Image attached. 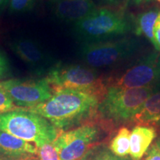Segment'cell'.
<instances>
[{
  "instance_id": "cell-1",
  "label": "cell",
  "mask_w": 160,
  "mask_h": 160,
  "mask_svg": "<svg viewBox=\"0 0 160 160\" xmlns=\"http://www.w3.org/2000/svg\"><path fill=\"white\" fill-rule=\"evenodd\" d=\"M101 99L73 90H57L45 102L25 108L48 120L59 131H69L97 120Z\"/></svg>"
},
{
  "instance_id": "cell-2",
  "label": "cell",
  "mask_w": 160,
  "mask_h": 160,
  "mask_svg": "<svg viewBox=\"0 0 160 160\" xmlns=\"http://www.w3.org/2000/svg\"><path fill=\"white\" fill-rule=\"evenodd\" d=\"M0 131L37 147L45 142H53L59 133L45 118L22 108L0 113Z\"/></svg>"
},
{
  "instance_id": "cell-3",
  "label": "cell",
  "mask_w": 160,
  "mask_h": 160,
  "mask_svg": "<svg viewBox=\"0 0 160 160\" xmlns=\"http://www.w3.org/2000/svg\"><path fill=\"white\" fill-rule=\"evenodd\" d=\"M154 87L122 88L108 86L99 105V118L112 125L133 122L145 102L155 91Z\"/></svg>"
},
{
  "instance_id": "cell-4",
  "label": "cell",
  "mask_w": 160,
  "mask_h": 160,
  "mask_svg": "<svg viewBox=\"0 0 160 160\" xmlns=\"http://www.w3.org/2000/svg\"><path fill=\"white\" fill-rule=\"evenodd\" d=\"M45 78L53 91L68 89L85 92L101 101L108 90L106 80L97 71L80 65L58 64L48 71Z\"/></svg>"
},
{
  "instance_id": "cell-5",
  "label": "cell",
  "mask_w": 160,
  "mask_h": 160,
  "mask_svg": "<svg viewBox=\"0 0 160 160\" xmlns=\"http://www.w3.org/2000/svg\"><path fill=\"white\" fill-rule=\"evenodd\" d=\"M132 28L133 25L122 13L107 8H97L74 24L76 33L82 42L113 39L125 34Z\"/></svg>"
},
{
  "instance_id": "cell-6",
  "label": "cell",
  "mask_w": 160,
  "mask_h": 160,
  "mask_svg": "<svg viewBox=\"0 0 160 160\" xmlns=\"http://www.w3.org/2000/svg\"><path fill=\"white\" fill-rule=\"evenodd\" d=\"M111 123L99 119L69 131H59L53 142L60 160H81L93 146L100 143Z\"/></svg>"
},
{
  "instance_id": "cell-7",
  "label": "cell",
  "mask_w": 160,
  "mask_h": 160,
  "mask_svg": "<svg viewBox=\"0 0 160 160\" xmlns=\"http://www.w3.org/2000/svg\"><path fill=\"white\" fill-rule=\"evenodd\" d=\"M139 48V42L132 38L82 42L79 57L91 68L110 67L131 58Z\"/></svg>"
},
{
  "instance_id": "cell-8",
  "label": "cell",
  "mask_w": 160,
  "mask_h": 160,
  "mask_svg": "<svg viewBox=\"0 0 160 160\" xmlns=\"http://www.w3.org/2000/svg\"><path fill=\"white\" fill-rule=\"evenodd\" d=\"M160 82V53L153 52L119 75L106 79L107 86L122 88L153 87Z\"/></svg>"
},
{
  "instance_id": "cell-9",
  "label": "cell",
  "mask_w": 160,
  "mask_h": 160,
  "mask_svg": "<svg viewBox=\"0 0 160 160\" xmlns=\"http://www.w3.org/2000/svg\"><path fill=\"white\" fill-rule=\"evenodd\" d=\"M0 88L17 108H31L45 102L53 91L45 78L10 79L0 81Z\"/></svg>"
},
{
  "instance_id": "cell-10",
  "label": "cell",
  "mask_w": 160,
  "mask_h": 160,
  "mask_svg": "<svg viewBox=\"0 0 160 160\" xmlns=\"http://www.w3.org/2000/svg\"><path fill=\"white\" fill-rule=\"evenodd\" d=\"M9 46L22 61L37 73H43L48 67L50 58L37 42L22 38L11 41Z\"/></svg>"
},
{
  "instance_id": "cell-11",
  "label": "cell",
  "mask_w": 160,
  "mask_h": 160,
  "mask_svg": "<svg viewBox=\"0 0 160 160\" xmlns=\"http://www.w3.org/2000/svg\"><path fill=\"white\" fill-rule=\"evenodd\" d=\"M36 145L0 131V158L2 160H22L37 157Z\"/></svg>"
},
{
  "instance_id": "cell-12",
  "label": "cell",
  "mask_w": 160,
  "mask_h": 160,
  "mask_svg": "<svg viewBox=\"0 0 160 160\" xmlns=\"http://www.w3.org/2000/svg\"><path fill=\"white\" fill-rule=\"evenodd\" d=\"M53 11L59 19L76 24L97 8L93 0H53Z\"/></svg>"
},
{
  "instance_id": "cell-13",
  "label": "cell",
  "mask_w": 160,
  "mask_h": 160,
  "mask_svg": "<svg viewBox=\"0 0 160 160\" xmlns=\"http://www.w3.org/2000/svg\"><path fill=\"white\" fill-rule=\"evenodd\" d=\"M157 137L153 126L137 125L131 132L130 156L133 160H140L148 150L152 142Z\"/></svg>"
},
{
  "instance_id": "cell-14",
  "label": "cell",
  "mask_w": 160,
  "mask_h": 160,
  "mask_svg": "<svg viewBox=\"0 0 160 160\" xmlns=\"http://www.w3.org/2000/svg\"><path fill=\"white\" fill-rule=\"evenodd\" d=\"M138 125L152 126L160 122V91L153 93L133 118Z\"/></svg>"
},
{
  "instance_id": "cell-15",
  "label": "cell",
  "mask_w": 160,
  "mask_h": 160,
  "mask_svg": "<svg viewBox=\"0 0 160 160\" xmlns=\"http://www.w3.org/2000/svg\"><path fill=\"white\" fill-rule=\"evenodd\" d=\"M159 11V9L153 8L139 13L136 19L134 25H133L135 34L138 37L144 36L153 44V45H154V25Z\"/></svg>"
},
{
  "instance_id": "cell-16",
  "label": "cell",
  "mask_w": 160,
  "mask_h": 160,
  "mask_svg": "<svg viewBox=\"0 0 160 160\" xmlns=\"http://www.w3.org/2000/svg\"><path fill=\"white\" fill-rule=\"evenodd\" d=\"M131 131L127 127L120 128L110 142L108 148L111 153L118 157H125L130 153Z\"/></svg>"
},
{
  "instance_id": "cell-17",
  "label": "cell",
  "mask_w": 160,
  "mask_h": 160,
  "mask_svg": "<svg viewBox=\"0 0 160 160\" xmlns=\"http://www.w3.org/2000/svg\"><path fill=\"white\" fill-rule=\"evenodd\" d=\"M114 157L107 145L100 142L93 146L81 160H114Z\"/></svg>"
},
{
  "instance_id": "cell-18",
  "label": "cell",
  "mask_w": 160,
  "mask_h": 160,
  "mask_svg": "<svg viewBox=\"0 0 160 160\" xmlns=\"http://www.w3.org/2000/svg\"><path fill=\"white\" fill-rule=\"evenodd\" d=\"M37 148L39 160H60L53 142L42 143Z\"/></svg>"
},
{
  "instance_id": "cell-19",
  "label": "cell",
  "mask_w": 160,
  "mask_h": 160,
  "mask_svg": "<svg viewBox=\"0 0 160 160\" xmlns=\"http://www.w3.org/2000/svg\"><path fill=\"white\" fill-rule=\"evenodd\" d=\"M34 0H9V9L11 13H21L28 10Z\"/></svg>"
},
{
  "instance_id": "cell-20",
  "label": "cell",
  "mask_w": 160,
  "mask_h": 160,
  "mask_svg": "<svg viewBox=\"0 0 160 160\" xmlns=\"http://www.w3.org/2000/svg\"><path fill=\"white\" fill-rule=\"evenodd\" d=\"M17 108H18L10 99L5 91L0 88V113H6Z\"/></svg>"
},
{
  "instance_id": "cell-21",
  "label": "cell",
  "mask_w": 160,
  "mask_h": 160,
  "mask_svg": "<svg viewBox=\"0 0 160 160\" xmlns=\"http://www.w3.org/2000/svg\"><path fill=\"white\" fill-rule=\"evenodd\" d=\"M10 71L9 62L3 53L0 52V79L5 77Z\"/></svg>"
},
{
  "instance_id": "cell-22",
  "label": "cell",
  "mask_w": 160,
  "mask_h": 160,
  "mask_svg": "<svg viewBox=\"0 0 160 160\" xmlns=\"http://www.w3.org/2000/svg\"><path fill=\"white\" fill-rule=\"evenodd\" d=\"M153 38H154V45L153 46L157 51H160V11L154 25Z\"/></svg>"
},
{
  "instance_id": "cell-23",
  "label": "cell",
  "mask_w": 160,
  "mask_h": 160,
  "mask_svg": "<svg viewBox=\"0 0 160 160\" xmlns=\"http://www.w3.org/2000/svg\"><path fill=\"white\" fill-rule=\"evenodd\" d=\"M145 160H160V151L156 144H153L146 152Z\"/></svg>"
},
{
  "instance_id": "cell-24",
  "label": "cell",
  "mask_w": 160,
  "mask_h": 160,
  "mask_svg": "<svg viewBox=\"0 0 160 160\" xmlns=\"http://www.w3.org/2000/svg\"><path fill=\"white\" fill-rule=\"evenodd\" d=\"M114 160H133V159H131V157H118L117 156H115L114 157Z\"/></svg>"
},
{
  "instance_id": "cell-25",
  "label": "cell",
  "mask_w": 160,
  "mask_h": 160,
  "mask_svg": "<svg viewBox=\"0 0 160 160\" xmlns=\"http://www.w3.org/2000/svg\"><path fill=\"white\" fill-rule=\"evenodd\" d=\"M8 1L9 0H0V9L5 7V5L8 2Z\"/></svg>"
},
{
  "instance_id": "cell-26",
  "label": "cell",
  "mask_w": 160,
  "mask_h": 160,
  "mask_svg": "<svg viewBox=\"0 0 160 160\" xmlns=\"http://www.w3.org/2000/svg\"><path fill=\"white\" fill-rule=\"evenodd\" d=\"M132 2H133L136 5H140V4L145 2L148 1V0H131Z\"/></svg>"
},
{
  "instance_id": "cell-27",
  "label": "cell",
  "mask_w": 160,
  "mask_h": 160,
  "mask_svg": "<svg viewBox=\"0 0 160 160\" xmlns=\"http://www.w3.org/2000/svg\"><path fill=\"white\" fill-rule=\"evenodd\" d=\"M106 2L111 4V5H114V4H117L119 2V0H104Z\"/></svg>"
},
{
  "instance_id": "cell-28",
  "label": "cell",
  "mask_w": 160,
  "mask_h": 160,
  "mask_svg": "<svg viewBox=\"0 0 160 160\" xmlns=\"http://www.w3.org/2000/svg\"><path fill=\"white\" fill-rule=\"evenodd\" d=\"M156 145H157V148H159V151H160V137L159 138V139H158V140L157 142H156Z\"/></svg>"
},
{
  "instance_id": "cell-29",
  "label": "cell",
  "mask_w": 160,
  "mask_h": 160,
  "mask_svg": "<svg viewBox=\"0 0 160 160\" xmlns=\"http://www.w3.org/2000/svg\"><path fill=\"white\" fill-rule=\"evenodd\" d=\"M22 160H37V157H33V158H31V159H22Z\"/></svg>"
},
{
  "instance_id": "cell-30",
  "label": "cell",
  "mask_w": 160,
  "mask_h": 160,
  "mask_svg": "<svg viewBox=\"0 0 160 160\" xmlns=\"http://www.w3.org/2000/svg\"><path fill=\"white\" fill-rule=\"evenodd\" d=\"M155 1H157V2H158L160 3V0H155Z\"/></svg>"
},
{
  "instance_id": "cell-31",
  "label": "cell",
  "mask_w": 160,
  "mask_h": 160,
  "mask_svg": "<svg viewBox=\"0 0 160 160\" xmlns=\"http://www.w3.org/2000/svg\"><path fill=\"white\" fill-rule=\"evenodd\" d=\"M0 160H2V159H1V158H0Z\"/></svg>"
}]
</instances>
